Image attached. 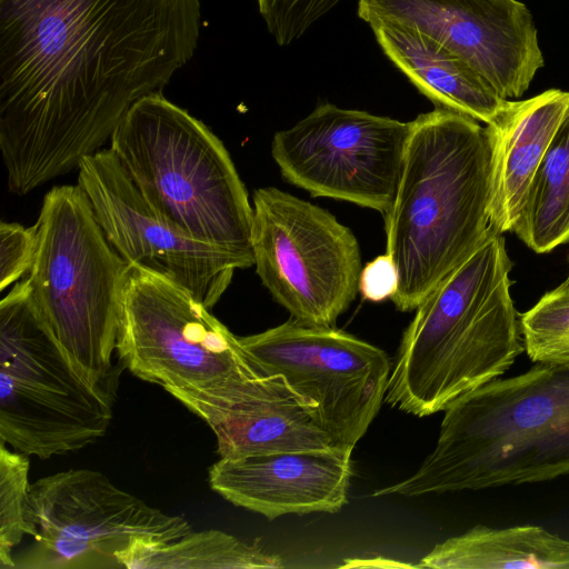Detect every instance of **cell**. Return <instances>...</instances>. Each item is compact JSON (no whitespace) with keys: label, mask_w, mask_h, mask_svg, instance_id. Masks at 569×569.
<instances>
[{"label":"cell","mask_w":569,"mask_h":569,"mask_svg":"<svg viewBox=\"0 0 569 569\" xmlns=\"http://www.w3.org/2000/svg\"><path fill=\"white\" fill-rule=\"evenodd\" d=\"M200 0H0V151L24 196L78 169L193 56Z\"/></svg>","instance_id":"6da1fadb"},{"label":"cell","mask_w":569,"mask_h":569,"mask_svg":"<svg viewBox=\"0 0 569 569\" xmlns=\"http://www.w3.org/2000/svg\"><path fill=\"white\" fill-rule=\"evenodd\" d=\"M491 149L486 127L442 108L411 121L403 167L383 216L398 271L391 301L416 310L483 242L490 227Z\"/></svg>","instance_id":"7a4b0ae2"},{"label":"cell","mask_w":569,"mask_h":569,"mask_svg":"<svg viewBox=\"0 0 569 569\" xmlns=\"http://www.w3.org/2000/svg\"><path fill=\"white\" fill-rule=\"evenodd\" d=\"M433 450L371 497H419L553 480L569 473V365L537 362L452 401Z\"/></svg>","instance_id":"3957f363"},{"label":"cell","mask_w":569,"mask_h":569,"mask_svg":"<svg viewBox=\"0 0 569 569\" xmlns=\"http://www.w3.org/2000/svg\"><path fill=\"white\" fill-rule=\"evenodd\" d=\"M513 263L492 228L478 249L439 282L405 329L385 401L417 417L508 371L525 351L510 295Z\"/></svg>","instance_id":"277c9868"},{"label":"cell","mask_w":569,"mask_h":569,"mask_svg":"<svg viewBox=\"0 0 569 569\" xmlns=\"http://www.w3.org/2000/svg\"><path fill=\"white\" fill-rule=\"evenodd\" d=\"M109 148L156 212L198 240L253 259L248 191L202 121L154 92L129 109Z\"/></svg>","instance_id":"5b68a950"},{"label":"cell","mask_w":569,"mask_h":569,"mask_svg":"<svg viewBox=\"0 0 569 569\" xmlns=\"http://www.w3.org/2000/svg\"><path fill=\"white\" fill-rule=\"evenodd\" d=\"M36 226L26 279L32 301L78 371L113 393L111 359L131 266L107 240L78 183L51 188Z\"/></svg>","instance_id":"8992f818"},{"label":"cell","mask_w":569,"mask_h":569,"mask_svg":"<svg viewBox=\"0 0 569 569\" xmlns=\"http://www.w3.org/2000/svg\"><path fill=\"white\" fill-rule=\"evenodd\" d=\"M113 393L91 385L40 317L27 280L0 302V443L48 459L102 438Z\"/></svg>","instance_id":"52a82bcc"},{"label":"cell","mask_w":569,"mask_h":569,"mask_svg":"<svg viewBox=\"0 0 569 569\" xmlns=\"http://www.w3.org/2000/svg\"><path fill=\"white\" fill-rule=\"evenodd\" d=\"M256 272L290 318L335 326L359 292L360 247L328 210L276 187L252 197Z\"/></svg>","instance_id":"ba28073f"},{"label":"cell","mask_w":569,"mask_h":569,"mask_svg":"<svg viewBox=\"0 0 569 569\" xmlns=\"http://www.w3.org/2000/svg\"><path fill=\"white\" fill-rule=\"evenodd\" d=\"M32 543L14 569H123L118 555L136 539L171 541L191 531L91 469H69L31 483Z\"/></svg>","instance_id":"9c48e42d"},{"label":"cell","mask_w":569,"mask_h":569,"mask_svg":"<svg viewBox=\"0 0 569 569\" xmlns=\"http://www.w3.org/2000/svg\"><path fill=\"white\" fill-rule=\"evenodd\" d=\"M117 352L133 376L167 392L218 387L259 369L192 293L139 267L124 286Z\"/></svg>","instance_id":"30bf717a"},{"label":"cell","mask_w":569,"mask_h":569,"mask_svg":"<svg viewBox=\"0 0 569 569\" xmlns=\"http://www.w3.org/2000/svg\"><path fill=\"white\" fill-rule=\"evenodd\" d=\"M239 341L260 370L282 376L317 406V422L337 446L355 448L385 401L388 355L333 326L290 318Z\"/></svg>","instance_id":"8fae6325"},{"label":"cell","mask_w":569,"mask_h":569,"mask_svg":"<svg viewBox=\"0 0 569 569\" xmlns=\"http://www.w3.org/2000/svg\"><path fill=\"white\" fill-rule=\"evenodd\" d=\"M410 129L411 121L322 103L274 133L271 156L283 179L311 197L385 216L396 198Z\"/></svg>","instance_id":"7c38bea8"},{"label":"cell","mask_w":569,"mask_h":569,"mask_svg":"<svg viewBox=\"0 0 569 569\" xmlns=\"http://www.w3.org/2000/svg\"><path fill=\"white\" fill-rule=\"evenodd\" d=\"M78 184L107 240L131 267L161 276L212 309L234 271L253 259L198 240L156 212L131 182L110 148L84 158Z\"/></svg>","instance_id":"4fadbf2b"},{"label":"cell","mask_w":569,"mask_h":569,"mask_svg":"<svg viewBox=\"0 0 569 569\" xmlns=\"http://www.w3.org/2000/svg\"><path fill=\"white\" fill-rule=\"evenodd\" d=\"M369 26L416 30L463 59L503 98H519L545 64L533 17L518 0H358Z\"/></svg>","instance_id":"5bb4252c"},{"label":"cell","mask_w":569,"mask_h":569,"mask_svg":"<svg viewBox=\"0 0 569 569\" xmlns=\"http://www.w3.org/2000/svg\"><path fill=\"white\" fill-rule=\"evenodd\" d=\"M213 431L220 458L340 447L317 422V406L280 375L256 372L209 389L169 390Z\"/></svg>","instance_id":"9a60e30c"},{"label":"cell","mask_w":569,"mask_h":569,"mask_svg":"<svg viewBox=\"0 0 569 569\" xmlns=\"http://www.w3.org/2000/svg\"><path fill=\"white\" fill-rule=\"evenodd\" d=\"M352 447L220 458L209 468L211 489L268 520L284 515L336 513L348 502Z\"/></svg>","instance_id":"2e32d148"},{"label":"cell","mask_w":569,"mask_h":569,"mask_svg":"<svg viewBox=\"0 0 569 569\" xmlns=\"http://www.w3.org/2000/svg\"><path fill=\"white\" fill-rule=\"evenodd\" d=\"M569 109V92L549 89L506 100L486 130L491 149L490 227L512 231L535 172Z\"/></svg>","instance_id":"e0dca14e"},{"label":"cell","mask_w":569,"mask_h":569,"mask_svg":"<svg viewBox=\"0 0 569 569\" xmlns=\"http://www.w3.org/2000/svg\"><path fill=\"white\" fill-rule=\"evenodd\" d=\"M385 54L436 108L489 123L507 99L463 59L409 28L370 26Z\"/></svg>","instance_id":"ac0fdd59"},{"label":"cell","mask_w":569,"mask_h":569,"mask_svg":"<svg viewBox=\"0 0 569 569\" xmlns=\"http://www.w3.org/2000/svg\"><path fill=\"white\" fill-rule=\"evenodd\" d=\"M417 568L569 569V540L539 526L478 525L437 543Z\"/></svg>","instance_id":"d6986e66"},{"label":"cell","mask_w":569,"mask_h":569,"mask_svg":"<svg viewBox=\"0 0 569 569\" xmlns=\"http://www.w3.org/2000/svg\"><path fill=\"white\" fill-rule=\"evenodd\" d=\"M128 569H253L283 568L284 560L259 542L248 543L227 532L210 529L171 541L136 539L118 555Z\"/></svg>","instance_id":"ffe728a7"},{"label":"cell","mask_w":569,"mask_h":569,"mask_svg":"<svg viewBox=\"0 0 569 569\" xmlns=\"http://www.w3.org/2000/svg\"><path fill=\"white\" fill-rule=\"evenodd\" d=\"M511 232L536 253L569 241V109L535 172Z\"/></svg>","instance_id":"44dd1931"},{"label":"cell","mask_w":569,"mask_h":569,"mask_svg":"<svg viewBox=\"0 0 569 569\" xmlns=\"http://www.w3.org/2000/svg\"><path fill=\"white\" fill-rule=\"evenodd\" d=\"M520 327L532 362L569 365V274L520 315Z\"/></svg>","instance_id":"7402d4cb"},{"label":"cell","mask_w":569,"mask_h":569,"mask_svg":"<svg viewBox=\"0 0 569 569\" xmlns=\"http://www.w3.org/2000/svg\"><path fill=\"white\" fill-rule=\"evenodd\" d=\"M28 457L0 443V569H14V548L24 536L33 535L27 515Z\"/></svg>","instance_id":"603a6c76"},{"label":"cell","mask_w":569,"mask_h":569,"mask_svg":"<svg viewBox=\"0 0 569 569\" xmlns=\"http://www.w3.org/2000/svg\"><path fill=\"white\" fill-rule=\"evenodd\" d=\"M341 0H257L259 13L279 46L299 39Z\"/></svg>","instance_id":"cb8c5ba5"},{"label":"cell","mask_w":569,"mask_h":569,"mask_svg":"<svg viewBox=\"0 0 569 569\" xmlns=\"http://www.w3.org/2000/svg\"><path fill=\"white\" fill-rule=\"evenodd\" d=\"M36 223L24 227L17 222L0 223V290L3 291L30 271L37 251Z\"/></svg>","instance_id":"d4e9b609"},{"label":"cell","mask_w":569,"mask_h":569,"mask_svg":"<svg viewBox=\"0 0 569 569\" xmlns=\"http://www.w3.org/2000/svg\"><path fill=\"white\" fill-rule=\"evenodd\" d=\"M398 271L388 253L369 261L361 270L359 291L365 299L380 302L391 299L398 289Z\"/></svg>","instance_id":"484cf974"}]
</instances>
